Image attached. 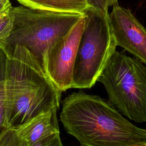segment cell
<instances>
[{
    "instance_id": "cell-1",
    "label": "cell",
    "mask_w": 146,
    "mask_h": 146,
    "mask_svg": "<svg viewBox=\"0 0 146 146\" xmlns=\"http://www.w3.org/2000/svg\"><path fill=\"white\" fill-rule=\"evenodd\" d=\"M60 120L82 146H144L146 129L127 119L108 102L83 91L62 101Z\"/></svg>"
},
{
    "instance_id": "cell-2",
    "label": "cell",
    "mask_w": 146,
    "mask_h": 146,
    "mask_svg": "<svg viewBox=\"0 0 146 146\" xmlns=\"http://www.w3.org/2000/svg\"><path fill=\"white\" fill-rule=\"evenodd\" d=\"M6 53L3 127L15 130L40 113L58 110L62 92L26 47L17 44Z\"/></svg>"
},
{
    "instance_id": "cell-6",
    "label": "cell",
    "mask_w": 146,
    "mask_h": 146,
    "mask_svg": "<svg viewBox=\"0 0 146 146\" xmlns=\"http://www.w3.org/2000/svg\"><path fill=\"white\" fill-rule=\"evenodd\" d=\"M84 27V15L48 54L44 71L61 92L71 87L73 66Z\"/></svg>"
},
{
    "instance_id": "cell-8",
    "label": "cell",
    "mask_w": 146,
    "mask_h": 146,
    "mask_svg": "<svg viewBox=\"0 0 146 146\" xmlns=\"http://www.w3.org/2000/svg\"><path fill=\"white\" fill-rule=\"evenodd\" d=\"M58 109L40 113L15 130L18 140L31 145L54 133L59 132Z\"/></svg>"
},
{
    "instance_id": "cell-5",
    "label": "cell",
    "mask_w": 146,
    "mask_h": 146,
    "mask_svg": "<svg viewBox=\"0 0 146 146\" xmlns=\"http://www.w3.org/2000/svg\"><path fill=\"white\" fill-rule=\"evenodd\" d=\"M117 46L108 11L89 7L72 70L71 88H90L101 75Z\"/></svg>"
},
{
    "instance_id": "cell-4",
    "label": "cell",
    "mask_w": 146,
    "mask_h": 146,
    "mask_svg": "<svg viewBox=\"0 0 146 146\" xmlns=\"http://www.w3.org/2000/svg\"><path fill=\"white\" fill-rule=\"evenodd\" d=\"M98 81L121 115L136 123L146 122V67L142 62L116 50Z\"/></svg>"
},
{
    "instance_id": "cell-14",
    "label": "cell",
    "mask_w": 146,
    "mask_h": 146,
    "mask_svg": "<svg viewBox=\"0 0 146 146\" xmlns=\"http://www.w3.org/2000/svg\"><path fill=\"white\" fill-rule=\"evenodd\" d=\"M90 7L103 11H108L111 6L118 5L117 0H86Z\"/></svg>"
},
{
    "instance_id": "cell-7",
    "label": "cell",
    "mask_w": 146,
    "mask_h": 146,
    "mask_svg": "<svg viewBox=\"0 0 146 146\" xmlns=\"http://www.w3.org/2000/svg\"><path fill=\"white\" fill-rule=\"evenodd\" d=\"M116 46L123 48L146 64V29L131 11L116 5L109 13Z\"/></svg>"
},
{
    "instance_id": "cell-3",
    "label": "cell",
    "mask_w": 146,
    "mask_h": 146,
    "mask_svg": "<svg viewBox=\"0 0 146 146\" xmlns=\"http://www.w3.org/2000/svg\"><path fill=\"white\" fill-rule=\"evenodd\" d=\"M14 24L10 35L0 46L6 52L17 44L26 47L44 70L48 53L84 15L81 13H61L13 7Z\"/></svg>"
},
{
    "instance_id": "cell-16",
    "label": "cell",
    "mask_w": 146,
    "mask_h": 146,
    "mask_svg": "<svg viewBox=\"0 0 146 146\" xmlns=\"http://www.w3.org/2000/svg\"><path fill=\"white\" fill-rule=\"evenodd\" d=\"M144 146H146V144H145V145H144Z\"/></svg>"
},
{
    "instance_id": "cell-15",
    "label": "cell",
    "mask_w": 146,
    "mask_h": 146,
    "mask_svg": "<svg viewBox=\"0 0 146 146\" xmlns=\"http://www.w3.org/2000/svg\"><path fill=\"white\" fill-rule=\"evenodd\" d=\"M10 5L11 4L9 0H0V12Z\"/></svg>"
},
{
    "instance_id": "cell-11",
    "label": "cell",
    "mask_w": 146,
    "mask_h": 146,
    "mask_svg": "<svg viewBox=\"0 0 146 146\" xmlns=\"http://www.w3.org/2000/svg\"><path fill=\"white\" fill-rule=\"evenodd\" d=\"M6 53L0 47V133L3 128L5 118L4 79L6 62Z\"/></svg>"
},
{
    "instance_id": "cell-17",
    "label": "cell",
    "mask_w": 146,
    "mask_h": 146,
    "mask_svg": "<svg viewBox=\"0 0 146 146\" xmlns=\"http://www.w3.org/2000/svg\"><path fill=\"white\" fill-rule=\"evenodd\" d=\"M81 146H82V145H81Z\"/></svg>"
},
{
    "instance_id": "cell-13",
    "label": "cell",
    "mask_w": 146,
    "mask_h": 146,
    "mask_svg": "<svg viewBox=\"0 0 146 146\" xmlns=\"http://www.w3.org/2000/svg\"><path fill=\"white\" fill-rule=\"evenodd\" d=\"M59 135L60 132L54 133L31 145H27L18 141L17 146H63Z\"/></svg>"
},
{
    "instance_id": "cell-9",
    "label": "cell",
    "mask_w": 146,
    "mask_h": 146,
    "mask_svg": "<svg viewBox=\"0 0 146 146\" xmlns=\"http://www.w3.org/2000/svg\"><path fill=\"white\" fill-rule=\"evenodd\" d=\"M25 7L61 13H81L90 7L86 0H16Z\"/></svg>"
},
{
    "instance_id": "cell-12",
    "label": "cell",
    "mask_w": 146,
    "mask_h": 146,
    "mask_svg": "<svg viewBox=\"0 0 146 146\" xmlns=\"http://www.w3.org/2000/svg\"><path fill=\"white\" fill-rule=\"evenodd\" d=\"M18 143L15 130L3 127L0 133V146H17Z\"/></svg>"
},
{
    "instance_id": "cell-10",
    "label": "cell",
    "mask_w": 146,
    "mask_h": 146,
    "mask_svg": "<svg viewBox=\"0 0 146 146\" xmlns=\"http://www.w3.org/2000/svg\"><path fill=\"white\" fill-rule=\"evenodd\" d=\"M14 15L11 5L0 12V46L10 35L14 24Z\"/></svg>"
}]
</instances>
